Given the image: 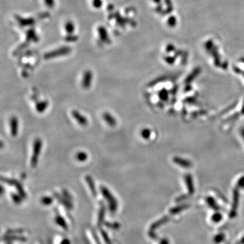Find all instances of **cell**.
<instances>
[{"mask_svg":"<svg viewBox=\"0 0 244 244\" xmlns=\"http://www.w3.org/2000/svg\"><path fill=\"white\" fill-rule=\"evenodd\" d=\"M70 52L69 48H64L62 49H60V50H56V51H53L50 52V53L46 54L45 55V58H51L54 57H57V56H62V55H65L69 53Z\"/></svg>","mask_w":244,"mask_h":244,"instance_id":"cell-6","label":"cell"},{"mask_svg":"<svg viewBox=\"0 0 244 244\" xmlns=\"http://www.w3.org/2000/svg\"><path fill=\"white\" fill-rule=\"evenodd\" d=\"M185 181H186L187 187L189 189V191L190 192H193V180L192 177H191V175L187 174L185 176Z\"/></svg>","mask_w":244,"mask_h":244,"instance_id":"cell-12","label":"cell"},{"mask_svg":"<svg viewBox=\"0 0 244 244\" xmlns=\"http://www.w3.org/2000/svg\"><path fill=\"white\" fill-rule=\"evenodd\" d=\"M103 118L104 119L105 122L108 124V126L111 127H115L117 125L116 119L110 113L108 112H105L103 114Z\"/></svg>","mask_w":244,"mask_h":244,"instance_id":"cell-7","label":"cell"},{"mask_svg":"<svg viewBox=\"0 0 244 244\" xmlns=\"http://www.w3.org/2000/svg\"><path fill=\"white\" fill-rule=\"evenodd\" d=\"M18 120L16 117H12L10 120V133L13 137H16L18 133Z\"/></svg>","mask_w":244,"mask_h":244,"instance_id":"cell-4","label":"cell"},{"mask_svg":"<svg viewBox=\"0 0 244 244\" xmlns=\"http://www.w3.org/2000/svg\"><path fill=\"white\" fill-rule=\"evenodd\" d=\"M151 132L149 128L142 129L141 132H140V135H141V136L144 139H149L150 136H151Z\"/></svg>","mask_w":244,"mask_h":244,"instance_id":"cell-13","label":"cell"},{"mask_svg":"<svg viewBox=\"0 0 244 244\" xmlns=\"http://www.w3.org/2000/svg\"><path fill=\"white\" fill-rule=\"evenodd\" d=\"M42 202L45 205L50 204L52 202V199L50 197H44L42 199Z\"/></svg>","mask_w":244,"mask_h":244,"instance_id":"cell-16","label":"cell"},{"mask_svg":"<svg viewBox=\"0 0 244 244\" xmlns=\"http://www.w3.org/2000/svg\"><path fill=\"white\" fill-rule=\"evenodd\" d=\"M12 198H13V200H14V201L15 202L19 203V202H21L20 198H19L18 195H16V194H14V193L12 194Z\"/></svg>","mask_w":244,"mask_h":244,"instance_id":"cell-18","label":"cell"},{"mask_svg":"<svg viewBox=\"0 0 244 244\" xmlns=\"http://www.w3.org/2000/svg\"><path fill=\"white\" fill-rule=\"evenodd\" d=\"M46 3L48 7H52L54 4V0H46Z\"/></svg>","mask_w":244,"mask_h":244,"instance_id":"cell-19","label":"cell"},{"mask_svg":"<svg viewBox=\"0 0 244 244\" xmlns=\"http://www.w3.org/2000/svg\"><path fill=\"white\" fill-rule=\"evenodd\" d=\"M159 96L162 100H167L168 98V92L165 89L161 90L159 92Z\"/></svg>","mask_w":244,"mask_h":244,"instance_id":"cell-15","label":"cell"},{"mask_svg":"<svg viewBox=\"0 0 244 244\" xmlns=\"http://www.w3.org/2000/svg\"><path fill=\"white\" fill-rule=\"evenodd\" d=\"M101 192H102L103 195H104L105 199L107 200V202L109 204V206H110V208L112 210H115L117 208V202L116 198L113 196V195L111 194L110 191H109L108 189H107L106 187H101Z\"/></svg>","mask_w":244,"mask_h":244,"instance_id":"cell-2","label":"cell"},{"mask_svg":"<svg viewBox=\"0 0 244 244\" xmlns=\"http://www.w3.org/2000/svg\"><path fill=\"white\" fill-rule=\"evenodd\" d=\"M42 148V140L40 138H37L34 140L33 154L31 158V165L32 167H36L38 165L39 157H40Z\"/></svg>","mask_w":244,"mask_h":244,"instance_id":"cell-1","label":"cell"},{"mask_svg":"<svg viewBox=\"0 0 244 244\" xmlns=\"http://www.w3.org/2000/svg\"><path fill=\"white\" fill-rule=\"evenodd\" d=\"M71 115L72 116H73V118L75 119V120L80 125V126H86L87 124H88V121H87V118H85V116H83V115H81L78 111H72Z\"/></svg>","mask_w":244,"mask_h":244,"instance_id":"cell-3","label":"cell"},{"mask_svg":"<svg viewBox=\"0 0 244 244\" xmlns=\"http://www.w3.org/2000/svg\"><path fill=\"white\" fill-rule=\"evenodd\" d=\"M49 105V103L47 100L44 101H41V102H39L37 103L36 105V111H38V113H43L46 110V109L48 108Z\"/></svg>","mask_w":244,"mask_h":244,"instance_id":"cell-10","label":"cell"},{"mask_svg":"<svg viewBox=\"0 0 244 244\" xmlns=\"http://www.w3.org/2000/svg\"><path fill=\"white\" fill-rule=\"evenodd\" d=\"M67 31H68V32H71V33H72L73 31V30H74V26H73V25L71 23H67Z\"/></svg>","mask_w":244,"mask_h":244,"instance_id":"cell-17","label":"cell"},{"mask_svg":"<svg viewBox=\"0 0 244 244\" xmlns=\"http://www.w3.org/2000/svg\"><path fill=\"white\" fill-rule=\"evenodd\" d=\"M13 186H15L17 190H18V193H20V194L21 195V196L24 197V198H25V193L24 190H23V188L22 185H21V183L18 182V181L15 180H14V182Z\"/></svg>","mask_w":244,"mask_h":244,"instance_id":"cell-14","label":"cell"},{"mask_svg":"<svg viewBox=\"0 0 244 244\" xmlns=\"http://www.w3.org/2000/svg\"><path fill=\"white\" fill-rule=\"evenodd\" d=\"M85 180L87 183V185H88L89 188L90 189L92 193L94 196H96V191L95 184L94 182L93 178L90 175H87L85 176Z\"/></svg>","mask_w":244,"mask_h":244,"instance_id":"cell-9","label":"cell"},{"mask_svg":"<svg viewBox=\"0 0 244 244\" xmlns=\"http://www.w3.org/2000/svg\"><path fill=\"white\" fill-rule=\"evenodd\" d=\"M93 78V74L90 71H86L83 74L82 79V87L87 90L89 89L92 83V79Z\"/></svg>","mask_w":244,"mask_h":244,"instance_id":"cell-5","label":"cell"},{"mask_svg":"<svg viewBox=\"0 0 244 244\" xmlns=\"http://www.w3.org/2000/svg\"><path fill=\"white\" fill-rule=\"evenodd\" d=\"M241 112L244 115V103H243V107H242V109H241Z\"/></svg>","mask_w":244,"mask_h":244,"instance_id":"cell-21","label":"cell"},{"mask_svg":"<svg viewBox=\"0 0 244 244\" xmlns=\"http://www.w3.org/2000/svg\"><path fill=\"white\" fill-rule=\"evenodd\" d=\"M75 157L77 161H79L80 162H83L87 160V154L83 151H80L79 152V153H77V155H76Z\"/></svg>","mask_w":244,"mask_h":244,"instance_id":"cell-11","label":"cell"},{"mask_svg":"<svg viewBox=\"0 0 244 244\" xmlns=\"http://www.w3.org/2000/svg\"><path fill=\"white\" fill-rule=\"evenodd\" d=\"M241 135L244 139V128H242L241 130Z\"/></svg>","mask_w":244,"mask_h":244,"instance_id":"cell-20","label":"cell"},{"mask_svg":"<svg viewBox=\"0 0 244 244\" xmlns=\"http://www.w3.org/2000/svg\"><path fill=\"white\" fill-rule=\"evenodd\" d=\"M173 161L176 164L180 165V166L183 167H187V168H188V167H190L191 166V161L178 157H174Z\"/></svg>","mask_w":244,"mask_h":244,"instance_id":"cell-8","label":"cell"}]
</instances>
